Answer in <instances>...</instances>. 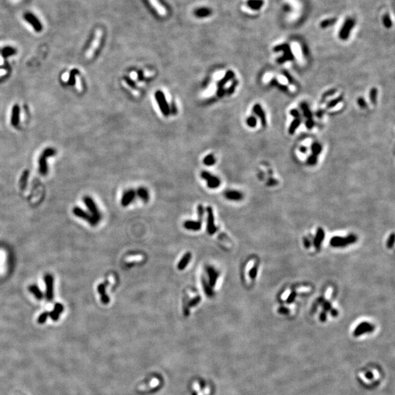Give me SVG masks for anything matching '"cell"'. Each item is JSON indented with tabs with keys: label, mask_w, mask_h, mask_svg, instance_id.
I'll return each mask as SVG.
<instances>
[{
	"label": "cell",
	"mask_w": 395,
	"mask_h": 395,
	"mask_svg": "<svg viewBox=\"0 0 395 395\" xmlns=\"http://www.w3.org/2000/svg\"><path fill=\"white\" fill-rule=\"evenodd\" d=\"M356 377L361 385L371 389L381 384L384 375L381 367L375 364H369L361 367L356 373Z\"/></svg>",
	"instance_id": "cell-1"
},
{
	"label": "cell",
	"mask_w": 395,
	"mask_h": 395,
	"mask_svg": "<svg viewBox=\"0 0 395 395\" xmlns=\"http://www.w3.org/2000/svg\"><path fill=\"white\" fill-rule=\"evenodd\" d=\"M357 241V236L354 234H351L345 237L334 236L330 240V244L333 247H345L348 245L352 244Z\"/></svg>",
	"instance_id": "cell-2"
},
{
	"label": "cell",
	"mask_w": 395,
	"mask_h": 395,
	"mask_svg": "<svg viewBox=\"0 0 395 395\" xmlns=\"http://www.w3.org/2000/svg\"><path fill=\"white\" fill-rule=\"evenodd\" d=\"M375 326L367 321H363L358 323L353 331V336L356 338L360 337L365 334H371L374 332Z\"/></svg>",
	"instance_id": "cell-3"
},
{
	"label": "cell",
	"mask_w": 395,
	"mask_h": 395,
	"mask_svg": "<svg viewBox=\"0 0 395 395\" xmlns=\"http://www.w3.org/2000/svg\"><path fill=\"white\" fill-rule=\"evenodd\" d=\"M274 50L275 52H278V51H283V56L277 59V63L283 64L287 61L294 60V55L291 51V48H290V46L288 44H283L277 46L274 48Z\"/></svg>",
	"instance_id": "cell-4"
},
{
	"label": "cell",
	"mask_w": 395,
	"mask_h": 395,
	"mask_svg": "<svg viewBox=\"0 0 395 395\" xmlns=\"http://www.w3.org/2000/svg\"><path fill=\"white\" fill-rule=\"evenodd\" d=\"M55 153H56V151L54 149L48 148L43 151V152L40 155L38 163H39V171L42 175H46L47 172H48L46 158L54 156Z\"/></svg>",
	"instance_id": "cell-5"
},
{
	"label": "cell",
	"mask_w": 395,
	"mask_h": 395,
	"mask_svg": "<svg viewBox=\"0 0 395 395\" xmlns=\"http://www.w3.org/2000/svg\"><path fill=\"white\" fill-rule=\"evenodd\" d=\"M155 99L157 100L158 106H159L160 109L163 113V114L165 116H168L170 114V108L168 106L167 101H166L165 96L164 93L160 90H157L155 94Z\"/></svg>",
	"instance_id": "cell-6"
},
{
	"label": "cell",
	"mask_w": 395,
	"mask_h": 395,
	"mask_svg": "<svg viewBox=\"0 0 395 395\" xmlns=\"http://www.w3.org/2000/svg\"><path fill=\"white\" fill-rule=\"evenodd\" d=\"M200 176H201L202 179H204V180L206 181L207 182V186H208L209 188L211 189H215L217 188L220 185V179L218 177L213 176L212 174H211L208 171H206V170H204L200 173Z\"/></svg>",
	"instance_id": "cell-7"
},
{
	"label": "cell",
	"mask_w": 395,
	"mask_h": 395,
	"mask_svg": "<svg viewBox=\"0 0 395 395\" xmlns=\"http://www.w3.org/2000/svg\"><path fill=\"white\" fill-rule=\"evenodd\" d=\"M84 204H86V206H87V208L89 209V210L90 211L91 213V216H92L94 218H95L96 220H97L98 223H99L100 220H101V215L98 210L97 205L95 204V201L92 198L89 197V196H86V197L84 198Z\"/></svg>",
	"instance_id": "cell-8"
},
{
	"label": "cell",
	"mask_w": 395,
	"mask_h": 395,
	"mask_svg": "<svg viewBox=\"0 0 395 395\" xmlns=\"http://www.w3.org/2000/svg\"><path fill=\"white\" fill-rule=\"evenodd\" d=\"M72 212L74 213V215L76 216L80 217L84 220H86V222L90 224L91 226H95L96 225H97L98 222L94 218V217L91 216V215H89L88 213L85 212L82 209H81L80 207L76 206L75 208L72 209Z\"/></svg>",
	"instance_id": "cell-9"
},
{
	"label": "cell",
	"mask_w": 395,
	"mask_h": 395,
	"mask_svg": "<svg viewBox=\"0 0 395 395\" xmlns=\"http://www.w3.org/2000/svg\"><path fill=\"white\" fill-rule=\"evenodd\" d=\"M207 212V232L209 234L213 235L217 231V227L215 224V216L212 208L211 206L206 207Z\"/></svg>",
	"instance_id": "cell-10"
},
{
	"label": "cell",
	"mask_w": 395,
	"mask_h": 395,
	"mask_svg": "<svg viewBox=\"0 0 395 395\" xmlns=\"http://www.w3.org/2000/svg\"><path fill=\"white\" fill-rule=\"evenodd\" d=\"M102 36V31L101 30V29H98L97 30H96L95 39H94V40L92 41V43H91L90 48H89L88 52H87V54H86L87 57L91 58V57L93 56V54H95V51L97 50L98 46H100Z\"/></svg>",
	"instance_id": "cell-11"
},
{
	"label": "cell",
	"mask_w": 395,
	"mask_h": 395,
	"mask_svg": "<svg viewBox=\"0 0 395 395\" xmlns=\"http://www.w3.org/2000/svg\"><path fill=\"white\" fill-rule=\"evenodd\" d=\"M44 281L46 286V299L51 301L54 297V277L51 274H46Z\"/></svg>",
	"instance_id": "cell-12"
},
{
	"label": "cell",
	"mask_w": 395,
	"mask_h": 395,
	"mask_svg": "<svg viewBox=\"0 0 395 395\" xmlns=\"http://www.w3.org/2000/svg\"><path fill=\"white\" fill-rule=\"evenodd\" d=\"M206 272L209 277V284L211 287H215L220 276V272L212 266H207Z\"/></svg>",
	"instance_id": "cell-13"
},
{
	"label": "cell",
	"mask_w": 395,
	"mask_h": 395,
	"mask_svg": "<svg viewBox=\"0 0 395 395\" xmlns=\"http://www.w3.org/2000/svg\"><path fill=\"white\" fill-rule=\"evenodd\" d=\"M23 18L27 22L30 23V24L32 26V27L34 28V29L36 32H40L42 30V27L41 23L40 22L39 20L36 18V17L34 16L32 13H30V12H27L23 15Z\"/></svg>",
	"instance_id": "cell-14"
},
{
	"label": "cell",
	"mask_w": 395,
	"mask_h": 395,
	"mask_svg": "<svg viewBox=\"0 0 395 395\" xmlns=\"http://www.w3.org/2000/svg\"><path fill=\"white\" fill-rule=\"evenodd\" d=\"M149 2L154 8V10L157 12V14L161 17H165L168 14L167 10L165 7L160 2L159 0H148Z\"/></svg>",
	"instance_id": "cell-15"
},
{
	"label": "cell",
	"mask_w": 395,
	"mask_h": 395,
	"mask_svg": "<svg viewBox=\"0 0 395 395\" xmlns=\"http://www.w3.org/2000/svg\"><path fill=\"white\" fill-rule=\"evenodd\" d=\"M136 195V192L133 190L130 189L128 190L125 191L124 193L122 198H121V204L123 206H127L128 205L131 204L133 202V200L135 199Z\"/></svg>",
	"instance_id": "cell-16"
},
{
	"label": "cell",
	"mask_w": 395,
	"mask_h": 395,
	"mask_svg": "<svg viewBox=\"0 0 395 395\" xmlns=\"http://www.w3.org/2000/svg\"><path fill=\"white\" fill-rule=\"evenodd\" d=\"M353 20H348L345 24L343 25V28L341 29L340 32H339V37L342 40H346L349 37L350 32L353 27Z\"/></svg>",
	"instance_id": "cell-17"
},
{
	"label": "cell",
	"mask_w": 395,
	"mask_h": 395,
	"mask_svg": "<svg viewBox=\"0 0 395 395\" xmlns=\"http://www.w3.org/2000/svg\"><path fill=\"white\" fill-rule=\"evenodd\" d=\"M253 112L258 116V118L260 119V123H261L263 127H266V125H267V120H266L265 112H264V111L263 110L261 106L259 104H255V106H253Z\"/></svg>",
	"instance_id": "cell-18"
},
{
	"label": "cell",
	"mask_w": 395,
	"mask_h": 395,
	"mask_svg": "<svg viewBox=\"0 0 395 395\" xmlns=\"http://www.w3.org/2000/svg\"><path fill=\"white\" fill-rule=\"evenodd\" d=\"M106 283H100L97 286V291L100 295V299L102 304H107L110 302V298L106 292Z\"/></svg>",
	"instance_id": "cell-19"
},
{
	"label": "cell",
	"mask_w": 395,
	"mask_h": 395,
	"mask_svg": "<svg viewBox=\"0 0 395 395\" xmlns=\"http://www.w3.org/2000/svg\"><path fill=\"white\" fill-rule=\"evenodd\" d=\"M224 196L227 198V199L230 200H235V201H238V200H241L243 198V195L242 194V193L239 191H236V190H228L225 192L224 193Z\"/></svg>",
	"instance_id": "cell-20"
},
{
	"label": "cell",
	"mask_w": 395,
	"mask_h": 395,
	"mask_svg": "<svg viewBox=\"0 0 395 395\" xmlns=\"http://www.w3.org/2000/svg\"><path fill=\"white\" fill-rule=\"evenodd\" d=\"M183 225H184V227H185L187 230H195V231H198V230H200V228H201V221H200V220H198V221L187 220V221H185V223H184Z\"/></svg>",
	"instance_id": "cell-21"
},
{
	"label": "cell",
	"mask_w": 395,
	"mask_h": 395,
	"mask_svg": "<svg viewBox=\"0 0 395 395\" xmlns=\"http://www.w3.org/2000/svg\"><path fill=\"white\" fill-rule=\"evenodd\" d=\"M191 258H192V254L190 253H185L183 257L181 258L180 261L179 262L178 265H177V269H178L179 270L185 269L187 267V264H188L190 261Z\"/></svg>",
	"instance_id": "cell-22"
},
{
	"label": "cell",
	"mask_w": 395,
	"mask_h": 395,
	"mask_svg": "<svg viewBox=\"0 0 395 395\" xmlns=\"http://www.w3.org/2000/svg\"><path fill=\"white\" fill-rule=\"evenodd\" d=\"M19 119H20V108L18 106L16 105L12 108L11 116V124L14 127H16L18 125Z\"/></svg>",
	"instance_id": "cell-23"
},
{
	"label": "cell",
	"mask_w": 395,
	"mask_h": 395,
	"mask_svg": "<svg viewBox=\"0 0 395 395\" xmlns=\"http://www.w3.org/2000/svg\"><path fill=\"white\" fill-rule=\"evenodd\" d=\"M63 309H64V307L62 304H59V303H57V304H55L54 310L49 313V315L51 316V319H52L53 321H57L59 317V315H60V313L63 311Z\"/></svg>",
	"instance_id": "cell-24"
},
{
	"label": "cell",
	"mask_w": 395,
	"mask_h": 395,
	"mask_svg": "<svg viewBox=\"0 0 395 395\" xmlns=\"http://www.w3.org/2000/svg\"><path fill=\"white\" fill-rule=\"evenodd\" d=\"M234 77V72L232 71V70H228V71L226 72L225 76L223 77V78L218 83V85H217V87L219 88H223V86L227 84V83L230 80Z\"/></svg>",
	"instance_id": "cell-25"
},
{
	"label": "cell",
	"mask_w": 395,
	"mask_h": 395,
	"mask_svg": "<svg viewBox=\"0 0 395 395\" xmlns=\"http://www.w3.org/2000/svg\"><path fill=\"white\" fill-rule=\"evenodd\" d=\"M136 193L137 194L138 198H140L143 201L147 202L149 199V192L148 190H147V189L145 188V187H139V188L137 190V192H136Z\"/></svg>",
	"instance_id": "cell-26"
},
{
	"label": "cell",
	"mask_w": 395,
	"mask_h": 395,
	"mask_svg": "<svg viewBox=\"0 0 395 395\" xmlns=\"http://www.w3.org/2000/svg\"><path fill=\"white\" fill-rule=\"evenodd\" d=\"M202 285H203V288H204V292H205V294H206L207 297L212 298L215 295V292L212 290V287H211V286L209 285V284L207 283L204 279H203V280H202Z\"/></svg>",
	"instance_id": "cell-27"
},
{
	"label": "cell",
	"mask_w": 395,
	"mask_h": 395,
	"mask_svg": "<svg viewBox=\"0 0 395 395\" xmlns=\"http://www.w3.org/2000/svg\"><path fill=\"white\" fill-rule=\"evenodd\" d=\"M29 291L35 296V298L37 299L40 300L43 298V294H42L41 291H40V288H38L36 285H32L29 286Z\"/></svg>",
	"instance_id": "cell-28"
},
{
	"label": "cell",
	"mask_w": 395,
	"mask_h": 395,
	"mask_svg": "<svg viewBox=\"0 0 395 395\" xmlns=\"http://www.w3.org/2000/svg\"><path fill=\"white\" fill-rule=\"evenodd\" d=\"M301 119H294L293 121H292L291 125H290V127L288 128V133L290 135H293L294 134V133L296 132V130L298 129V127H299V125H301Z\"/></svg>",
	"instance_id": "cell-29"
},
{
	"label": "cell",
	"mask_w": 395,
	"mask_h": 395,
	"mask_svg": "<svg viewBox=\"0 0 395 395\" xmlns=\"http://www.w3.org/2000/svg\"><path fill=\"white\" fill-rule=\"evenodd\" d=\"M300 106L303 111V114H304V116L306 117L307 119H313V114H312L310 109L309 108L308 105L306 102H302V103H301Z\"/></svg>",
	"instance_id": "cell-30"
},
{
	"label": "cell",
	"mask_w": 395,
	"mask_h": 395,
	"mask_svg": "<svg viewBox=\"0 0 395 395\" xmlns=\"http://www.w3.org/2000/svg\"><path fill=\"white\" fill-rule=\"evenodd\" d=\"M311 151L312 155L317 156L319 155L322 151V146L318 142H314L311 145Z\"/></svg>",
	"instance_id": "cell-31"
},
{
	"label": "cell",
	"mask_w": 395,
	"mask_h": 395,
	"mask_svg": "<svg viewBox=\"0 0 395 395\" xmlns=\"http://www.w3.org/2000/svg\"><path fill=\"white\" fill-rule=\"evenodd\" d=\"M343 100V96L340 95L339 97H337V98H334L332 100H330L329 102L326 104V108L329 109V108H332L335 107L337 105H338L339 102H341Z\"/></svg>",
	"instance_id": "cell-32"
},
{
	"label": "cell",
	"mask_w": 395,
	"mask_h": 395,
	"mask_svg": "<svg viewBox=\"0 0 395 395\" xmlns=\"http://www.w3.org/2000/svg\"><path fill=\"white\" fill-rule=\"evenodd\" d=\"M28 176H29V171L28 170H25L23 172V174L22 176H21V181H20V185L21 189H24L26 186H27V180H28Z\"/></svg>",
	"instance_id": "cell-33"
},
{
	"label": "cell",
	"mask_w": 395,
	"mask_h": 395,
	"mask_svg": "<svg viewBox=\"0 0 395 395\" xmlns=\"http://www.w3.org/2000/svg\"><path fill=\"white\" fill-rule=\"evenodd\" d=\"M215 162H216V159H215V156L212 154L206 156L204 159V163L206 165H212L215 163Z\"/></svg>",
	"instance_id": "cell-34"
},
{
	"label": "cell",
	"mask_w": 395,
	"mask_h": 395,
	"mask_svg": "<svg viewBox=\"0 0 395 395\" xmlns=\"http://www.w3.org/2000/svg\"><path fill=\"white\" fill-rule=\"evenodd\" d=\"M270 84L272 85V86H277V88H279L281 91H288V88L287 86H285V85L281 84L280 83H279L278 81H277L275 78H273L272 80L271 81Z\"/></svg>",
	"instance_id": "cell-35"
},
{
	"label": "cell",
	"mask_w": 395,
	"mask_h": 395,
	"mask_svg": "<svg viewBox=\"0 0 395 395\" xmlns=\"http://www.w3.org/2000/svg\"><path fill=\"white\" fill-rule=\"evenodd\" d=\"M377 96H378V89L376 88L371 89L370 91V100L371 103L373 105L376 104Z\"/></svg>",
	"instance_id": "cell-36"
},
{
	"label": "cell",
	"mask_w": 395,
	"mask_h": 395,
	"mask_svg": "<svg viewBox=\"0 0 395 395\" xmlns=\"http://www.w3.org/2000/svg\"><path fill=\"white\" fill-rule=\"evenodd\" d=\"M16 53V50L11 47H6L2 50V56L4 57H7L11 56Z\"/></svg>",
	"instance_id": "cell-37"
},
{
	"label": "cell",
	"mask_w": 395,
	"mask_h": 395,
	"mask_svg": "<svg viewBox=\"0 0 395 395\" xmlns=\"http://www.w3.org/2000/svg\"><path fill=\"white\" fill-rule=\"evenodd\" d=\"M323 236H324V234H323V230H322L321 229H318V230L317 236H316V239H315L316 246H318V245L321 244V242L323 239Z\"/></svg>",
	"instance_id": "cell-38"
},
{
	"label": "cell",
	"mask_w": 395,
	"mask_h": 395,
	"mask_svg": "<svg viewBox=\"0 0 395 395\" xmlns=\"http://www.w3.org/2000/svg\"><path fill=\"white\" fill-rule=\"evenodd\" d=\"M200 301H201V297L199 296H197L196 297L193 298V299H191L190 301V302H188V304H187V307H188V308H190V307H195L196 306V305H198V304H199Z\"/></svg>",
	"instance_id": "cell-39"
},
{
	"label": "cell",
	"mask_w": 395,
	"mask_h": 395,
	"mask_svg": "<svg viewBox=\"0 0 395 395\" xmlns=\"http://www.w3.org/2000/svg\"><path fill=\"white\" fill-rule=\"evenodd\" d=\"M246 122H247V125H248L249 127L254 128L256 127V125H257V119H256L255 116H251L247 119Z\"/></svg>",
	"instance_id": "cell-40"
},
{
	"label": "cell",
	"mask_w": 395,
	"mask_h": 395,
	"mask_svg": "<svg viewBox=\"0 0 395 395\" xmlns=\"http://www.w3.org/2000/svg\"><path fill=\"white\" fill-rule=\"evenodd\" d=\"M318 162V157L315 155H311L310 156H309L307 160V163L309 165H315Z\"/></svg>",
	"instance_id": "cell-41"
},
{
	"label": "cell",
	"mask_w": 395,
	"mask_h": 395,
	"mask_svg": "<svg viewBox=\"0 0 395 395\" xmlns=\"http://www.w3.org/2000/svg\"><path fill=\"white\" fill-rule=\"evenodd\" d=\"M249 5L251 7L258 9L263 5V2L261 0H253V1L249 2Z\"/></svg>",
	"instance_id": "cell-42"
},
{
	"label": "cell",
	"mask_w": 395,
	"mask_h": 395,
	"mask_svg": "<svg viewBox=\"0 0 395 395\" xmlns=\"http://www.w3.org/2000/svg\"><path fill=\"white\" fill-rule=\"evenodd\" d=\"M48 315H49V313H48V312H45V313H42L41 315L39 316V318H38L37 322L39 323H40V324L45 323V322L46 321L47 318H48Z\"/></svg>",
	"instance_id": "cell-43"
},
{
	"label": "cell",
	"mask_w": 395,
	"mask_h": 395,
	"mask_svg": "<svg viewBox=\"0 0 395 395\" xmlns=\"http://www.w3.org/2000/svg\"><path fill=\"white\" fill-rule=\"evenodd\" d=\"M336 92V89H331V90H328V91H326L323 95V97H322L321 99V103H323V102H324V100H326V99L327 97H329V96H332L334 95V94Z\"/></svg>",
	"instance_id": "cell-44"
},
{
	"label": "cell",
	"mask_w": 395,
	"mask_h": 395,
	"mask_svg": "<svg viewBox=\"0 0 395 395\" xmlns=\"http://www.w3.org/2000/svg\"><path fill=\"white\" fill-rule=\"evenodd\" d=\"M237 84H238V81H237V80L234 81V82L232 83L231 86H230L229 88H228V91H227L228 95H232V94L234 92V91H235V89H236V87L237 86Z\"/></svg>",
	"instance_id": "cell-45"
},
{
	"label": "cell",
	"mask_w": 395,
	"mask_h": 395,
	"mask_svg": "<svg viewBox=\"0 0 395 395\" xmlns=\"http://www.w3.org/2000/svg\"><path fill=\"white\" fill-rule=\"evenodd\" d=\"M198 218H199V220L202 222L203 217H204V206H203L202 205H199V206H198Z\"/></svg>",
	"instance_id": "cell-46"
},
{
	"label": "cell",
	"mask_w": 395,
	"mask_h": 395,
	"mask_svg": "<svg viewBox=\"0 0 395 395\" xmlns=\"http://www.w3.org/2000/svg\"><path fill=\"white\" fill-rule=\"evenodd\" d=\"M357 102H358V106H359V107H361L362 108H366L367 107V104L366 101L364 100V98L359 97L358 99V100H357Z\"/></svg>",
	"instance_id": "cell-47"
},
{
	"label": "cell",
	"mask_w": 395,
	"mask_h": 395,
	"mask_svg": "<svg viewBox=\"0 0 395 395\" xmlns=\"http://www.w3.org/2000/svg\"><path fill=\"white\" fill-rule=\"evenodd\" d=\"M124 79H125V82L127 83V84L129 85L130 87H132V88H136V83L134 82L131 78H130L129 77L126 76L124 78Z\"/></svg>",
	"instance_id": "cell-48"
},
{
	"label": "cell",
	"mask_w": 395,
	"mask_h": 395,
	"mask_svg": "<svg viewBox=\"0 0 395 395\" xmlns=\"http://www.w3.org/2000/svg\"><path fill=\"white\" fill-rule=\"evenodd\" d=\"M290 114L292 116H294V118L296 119H301V115L299 111L298 110L296 109H292L290 111Z\"/></svg>",
	"instance_id": "cell-49"
},
{
	"label": "cell",
	"mask_w": 395,
	"mask_h": 395,
	"mask_svg": "<svg viewBox=\"0 0 395 395\" xmlns=\"http://www.w3.org/2000/svg\"><path fill=\"white\" fill-rule=\"evenodd\" d=\"M305 125H306V127L307 129H312L314 127V125H315V121H313V119H307L306 122H305Z\"/></svg>",
	"instance_id": "cell-50"
},
{
	"label": "cell",
	"mask_w": 395,
	"mask_h": 395,
	"mask_svg": "<svg viewBox=\"0 0 395 395\" xmlns=\"http://www.w3.org/2000/svg\"><path fill=\"white\" fill-rule=\"evenodd\" d=\"M283 76H285V78L288 79V82H289L290 84H294V78H292V76L290 75V73H288L287 71H283Z\"/></svg>",
	"instance_id": "cell-51"
},
{
	"label": "cell",
	"mask_w": 395,
	"mask_h": 395,
	"mask_svg": "<svg viewBox=\"0 0 395 395\" xmlns=\"http://www.w3.org/2000/svg\"><path fill=\"white\" fill-rule=\"evenodd\" d=\"M76 72H77L76 70H74L73 71H72L71 74H70V80H69V82H68L70 84H74V83H75V76H76Z\"/></svg>",
	"instance_id": "cell-52"
},
{
	"label": "cell",
	"mask_w": 395,
	"mask_h": 395,
	"mask_svg": "<svg viewBox=\"0 0 395 395\" xmlns=\"http://www.w3.org/2000/svg\"><path fill=\"white\" fill-rule=\"evenodd\" d=\"M394 234H392V236L389 237V239H388V241L387 242V246H388V247H389V248H391V247H392L393 245H394Z\"/></svg>",
	"instance_id": "cell-53"
},
{
	"label": "cell",
	"mask_w": 395,
	"mask_h": 395,
	"mask_svg": "<svg viewBox=\"0 0 395 395\" xmlns=\"http://www.w3.org/2000/svg\"><path fill=\"white\" fill-rule=\"evenodd\" d=\"M256 275H257V268L254 267L253 269H252L250 270V272H249V276H250L252 279H255Z\"/></svg>",
	"instance_id": "cell-54"
},
{
	"label": "cell",
	"mask_w": 395,
	"mask_h": 395,
	"mask_svg": "<svg viewBox=\"0 0 395 395\" xmlns=\"http://www.w3.org/2000/svg\"><path fill=\"white\" fill-rule=\"evenodd\" d=\"M225 92H226L225 89H224L223 88H219L218 90H217V95L218 97H222L225 95Z\"/></svg>",
	"instance_id": "cell-55"
},
{
	"label": "cell",
	"mask_w": 395,
	"mask_h": 395,
	"mask_svg": "<svg viewBox=\"0 0 395 395\" xmlns=\"http://www.w3.org/2000/svg\"><path fill=\"white\" fill-rule=\"evenodd\" d=\"M332 22H333V21H332V20H326V21H324L323 22L321 23V26H322V27H327L328 25L332 24Z\"/></svg>",
	"instance_id": "cell-56"
},
{
	"label": "cell",
	"mask_w": 395,
	"mask_h": 395,
	"mask_svg": "<svg viewBox=\"0 0 395 395\" xmlns=\"http://www.w3.org/2000/svg\"><path fill=\"white\" fill-rule=\"evenodd\" d=\"M384 19H385V21H384V23H385L386 27H390L391 25H392V23H391L390 18H388V17H386V18H384Z\"/></svg>",
	"instance_id": "cell-57"
},
{
	"label": "cell",
	"mask_w": 395,
	"mask_h": 395,
	"mask_svg": "<svg viewBox=\"0 0 395 395\" xmlns=\"http://www.w3.org/2000/svg\"><path fill=\"white\" fill-rule=\"evenodd\" d=\"M307 150H308V149H307V147L304 146H302L299 148V151L303 154H306L307 152Z\"/></svg>",
	"instance_id": "cell-58"
},
{
	"label": "cell",
	"mask_w": 395,
	"mask_h": 395,
	"mask_svg": "<svg viewBox=\"0 0 395 395\" xmlns=\"http://www.w3.org/2000/svg\"><path fill=\"white\" fill-rule=\"evenodd\" d=\"M323 111H322V110H319L317 112V114H316V115H317V116H318V117H320V118H321V117L322 116H323Z\"/></svg>",
	"instance_id": "cell-59"
}]
</instances>
